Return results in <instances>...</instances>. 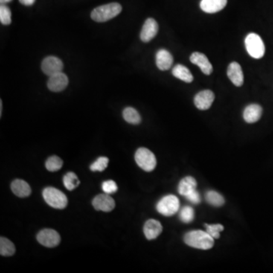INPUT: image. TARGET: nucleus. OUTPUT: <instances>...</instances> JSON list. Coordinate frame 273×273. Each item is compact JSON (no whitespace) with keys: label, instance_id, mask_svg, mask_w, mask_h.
<instances>
[{"label":"nucleus","instance_id":"1","mask_svg":"<svg viewBox=\"0 0 273 273\" xmlns=\"http://www.w3.org/2000/svg\"><path fill=\"white\" fill-rule=\"evenodd\" d=\"M184 242L191 248L201 250L211 249L214 245V239L206 231L193 230L185 234Z\"/></svg>","mask_w":273,"mask_h":273},{"label":"nucleus","instance_id":"2","mask_svg":"<svg viewBox=\"0 0 273 273\" xmlns=\"http://www.w3.org/2000/svg\"><path fill=\"white\" fill-rule=\"evenodd\" d=\"M123 7L120 3H112L95 8L91 12V17L97 22H106L120 15Z\"/></svg>","mask_w":273,"mask_h":273},{"label":"nucleus","instance_id":"3","mask_svg":"<svg viewBox=\"0 0 273 273\" xmlns=\"http://www.w3.org/2000/svg\"><path fill=\"white\" fill-rule=\"evenodd\" d=\"M196 187V180L193 177H185L178 184V193L181 196L185 197L192 204H198L201 203V199L200 193L197 191Z\"/></svg>","mask_w":273,"mask_h":273},{"label":"nucleus","instance_id":"4","mask_svg":"<svg viewBox=\"0 0 273 273\" xmlns=\"http://www.w3.org/2000/svg\"><path fill=\"white\" fill-rule=\"evenodd\" d=\"M43 197L48 205L58 210L65 208L68 204L65 193L55 187H48L44 189Z\"/></svg>","mask_w":273,"mask_h":273},{"label":"nucleus","instance_id":"5","mask_svg":"<svg viewBox=\"0 0 273 273\" xmlns=\"http://www.w3.org/2000/svg\"><path fill=\"white\" fill-rule=\"evenodd\" d=\"M245 47L251 57L261 59L266 51L264 43L262 38L255 33H251L245 38Z\"/></svg>","mask_w":273,"mask_h":273},{"label":"nucleus","instance_id":"6","mask_svg":"<svg viewBox=\"0 0 273 273\" xmlns=\"http://www.w3.org/2000/svg\"><path fill=\"white\" fill-rule=\"evenodd\" d=\"M135 161L139 167L145 172H152L157 166L155 155L149 149L144 147L137 149L135 153Z\"/></svg>","mask_w":273,"mask_h":273},{"label":"nucleus","instance_id":"7","mask_svg":"<svg viewBox=\"0 0 273 273\" xmlns=\"http://www.w3.org/2000/svg\"><path fill=\"white\" fill-rule=\"evenodd\" d=\"M180 202L175 195H167L162 198L157 204V210L165 216H172L179 210Z\"/></svg>","mask_w":273,"mask_h":273},{"label":"nucleus","instance_id":"8","mask_svg":"<svg viewBox=\"0 0 273 273\" xmlns=\"http://www.w3.org/2000/svg\"><path fill=\"white\" fill-rule=\"evenodd\" d=\"M38 242L47 248H55L60 243V236L57 231L50 228H45L38 233Z\"/></svg>","mask_w":273,"mask_h":273},{"label":"nucleus","instance_id":"9","mask_svg":"<svg viewBox=\"0 0 273 273\" xmlns=\"http://www.w3.org/2000/svg\"><path fill=\"white\" fill-rule=\"evenodd\" d=\"M63 68V62L56 56H48L45 58L41 64L43 72L49 77L56 73L61 72Z\"/></svg>","mask_w":273,"mask_h":273},{"label":"nucleus","instance_id":"10","mask_svg":"<svg viewBox=\"0 0 273 273\" xmlns=\"http://www.w3.org/2000/svg\"><path fill=\"white\" fill-rule=\"evenodd\" d=\"M68 85V77L65 73L58 72L49 77L47 87L53 92L64 91Z\"/></svg>","mask_w":273,"mask_h":273},{"label":"nucleus","instance_id":"11","mask_svg":"<svg viewBox=\"0 0 273 273\" xmlns=\"http://www.w3.org/2000/svg\"><path fill=\"white\" fill-rule=\"evenodd\" d=\"M158 30L159 26L155 20L147 18L142 27L140 40L144 43L149 42L157 36Z\"/></svg>","mask_w":273,"mask_h":273},{"label":"nucleus","instance_id":"12","mask_svg":"<svg viewBox=\"0 0 273 273\" xmlns=\"http://www.w3.org/2000/svg\"><path fill=\"white\" fill-rule=\"evenodd\" d=\"M215 95L210 90L201 91L194 97V104L201 110H207L211 107L214 101Z\"/></svg>","mask_w":273,"mask_h":273},{"label":"nucleus","instance_id":"13","mask_svg":"<svg viewBox=\"0 0 273 273\" xmlns=\"http://www.w3.org/2000/svg\"><path fill=\"white\" fill-rule=\"evenodd\" d=\"M93 206L99 211L111 212L115 207V201L109 194L97 195L93 200Z\"/></svg>","mask_w":273,"mask_h":273},{"label":"nucleus","instance_id":"14","mask_svg":"<svg viewBox=\"0 0 273 273\" xmlns=\"http://www.w3.org/2000/svg\"><path fill=\"white\" fill-rule=\"evenodd\" d=\"M190 60L192 63L199 66L204 74L210 75L213 72V65L210 63L206 55L195 52L190 56Z\"/></svg>","mask_w":273,"mask_h":273},{"label":"nucleus","instance_id":"15","mask_svg":"<svg viewBox=\"0 0 273 273\" xmlns=\"http://www.w3.org/2000/svg\"><path fill=\"white\" fill-rule=\"evenodd\" d=\"M228 79L236 87H241L244 84V74L242 66L238 62H233L230 64L227 71Z\"/></svg>","mask_w":273,"mask_h":273},{"label":"nucleus","instance_id":"16","mask_svg":"<svg viewBox=\"0 0 273 273\" xmlns=\"http://www.w3.org/2000/svg\"><path fill=\"white\" fill-rule=\"evenodd\" d=\"M163 231V226L159 221L155 219H149L146 221L143 227V232L145 237L148 240H153L157 239Z\"/></svg>","mask_w":273,"mask_h":273},{"label":"nucleus","instance_id":"17","mask_svg":"<svg viewBox=\"0 0 273 273\" xmlns=\"http://www.w3.org/2000/svg\"><path fill=\"white\" fill-rule=\"evenodd\" d=\"M155 63L159 69L166 71L172 66L173 57L168 50H160L155 56Z\"/></svg>","mask_w":273,"mask_h":273},{"label":"nucleus","instance_id":"18","mask_svg":"<svg viewBox=\"0 0 273 273\" xmlns=\"http://www.w3.org/2000/svg\"><path fill=\"white\" fill-rule=\"evenodd\" d=\"M263 113V109L258 104H251L247 106L244 111V120L249 124L257 123L260 120Z\"/></svg>","mask_w":273,"mask_h":273},{"label":"nucleus","instance_id":"19","mask_svg":"<svg viewBox=\"0 0 273 273\" xmlns=\"http://www.w3.org/2000/svg\"><path fill=\"white\" fill-rule=\"evenodd\" d=\"M227 2L228 0H201L200 6L206 13L213 14L222 10Z\"/></svg>","mask_w":273,"mask_h":273},{"label":"nucleus","instance_id":"20","mask_svg":"<svg viewBox=\"0 0 273 273\" xmlns=\"http://www.w3.org/2000/svg\"><path fill=\"white\" fill-rule=\"evenodd\" d=\"M12 192L18 198H27L31 193L30 185L24 180L16 179L11 184Z\"/></svg>","mask_w":273,"mask_h":273},{"label":"nucleus","instance_id":"21","mask_svg":"<svg viewBox=\"0 0 273 273\" xmlns=\"http://www.w3.org/2000/svg\"><path fill=\"white\" fill-rule=\"evenodd\" d=\"M172 74L177 79L186 82V83H190L193 82V74L190 72V70L183 65H175L172 69Z\"/></svg>","mask_w":273,"mask_h":273},{"label":"nucleus","instance_id":"22","mask_svg":"<svg viewBox=\"0 0 273 273\" xmlns=\"http://www.w3.org/2000/svg\"><path fill=\"white\" fill-rule=\"evenodd\" d=\"M123 118L129 124L138 125L141 122V117L136 109L127 107L123 111Z\"/></svg>","mask_w":273,"mask_h":273},{"label":"nucleus","instance_id":"23","mask_svg":"<svg viewBox=\"0 0 273 273\" xmlns=\"http://www.w3.org/2000/svg\"><path fill=\"white\" fill-rule=\"evenodd\" d=\"M15 252L14 244L9 239L1 237L0 239V254L4 257H10Z\"/></svg>","mask_w":273,"mask_h":273},{"label":"nucleus","instance_id":"24","mask_svg":"<svg viewBox=\"0 0 273 273\" xmlns=\"http://www.w3.org/2000/svg\"><path fill=\"white\" fill-rule=\"evenodd\" d=\"M206 201L213 207H222L225 204L223 197L214 190H210L206 193Z\"/></svg>","mask_w":273,"mask_h":273},{"label":"nucleus","instance_id":"25","mask_svg":"<svg viewBox=\"0 0 273 273\" xmlns=\"http://www.w3.org/2000/svg\"><path fill=\"white\" fill-rule=\"evenodd\" d=\"M63 184L67 190H73L79 187L80 181L74 172H68L63 178Z\"/></svg>","mask_w":273,"mask_h":273},{"label":"nucleus","instance_id":"26","mask_svg":"<svg viewBox=\"0 0 273 273\" xmlns=\"http://www.w3.org/2000/svg\"><path fill=\"white\" fill-rule=\"evenodd\" d=\"M63 166V161L62 159L56 155L50 157L46 162V168L50 172H56L59 170Z\"/></svg>","mask_w":273,"mask_h":273},{"label":"nucleus","instance_id":"27","mask_svg":"<svg viewBox=\"0 0 273 273\" xmlns=\"http://www.w3.org/2000/svg\"><path fill=\"white\" fill-rule=\"evenodd\" d=\"M179 218L181 222L184 223H189L192 222L194 218V211L192 207L189 206L183 207L179 213Z\"/></svg>","mask_w":273,"mask_h":273},{"label":"nucleus","instance_id":"28","mask_svg":"<svg viewBox=\"0 0 273 273\" xmlns=\"http://www.w3.org/2000/svg\"><path fill=\"white\" fill-rule=\"evenodd\" d=\"M109 159L106 157H101L97 159L91 166V170L93 172H103L107 168Z\"/></svg>","mask_w":273,"mask_h":273},{"label":"nucleus","instance_id":"29","mask_svg":"<svg viewBox=\"0 0 273 273\" xmlns=\"http://www.w3.org/2000/svg\"><path fill=\"white\" fill-rule=\"evenodd\" d=\"M12 14L10 9L8 6L2 4L0 6V21L4 25H9L12 23Z\"/></svg>","mask_w":273,"mask_h":273},{"label":"nucleus","instance_id":"30","mask_svg":"<svg viewBox=\"0 0 273 273\" xmlns=\"http://www.w3.org/2000/svg\"><path fill=\"white\" fill-rule=\"evenodd\" d=\"M205 226L207 227V232L214 239H219L220 238L219 233L224 230V226L221 224H214V225L205 224Z\"/></svg>","mask_w":273,"mask_h":273},{"label":"nucleus","instance_id":"31","mask_svg":"<svg viewBox=\"0 0 273 273\" xmlns=\"http://www.w3.org/2000/svg\"><path fill=\"white\" fill-rule=\"evenodd\" d=\"M102 189L107 194L115 193L118 190L116 183L112 180H108L102 184Z\"/></svg>","mask_w":273,"mask_h":273},{"label":"nucleus","instance_id":"32","mask_svg":"<svg viewBox=\"0 0 273 273\" xmlns=\"http://www.w3.org/2000/svg\"><path fill=\"white\" fill-rule=\"evenodd\" d=\"M20 3L24 6H32L35 3V0H19Z\"/></svg>","mask_w":273,"mask_h":273},{"label":"nucleus","instance_id":"33","mask_svg":"<svg viewBox=\"0 0 273 273\" xmlns=\"http://www.w3.org/2000/svg\"><path fill=\"white\" fill-rule=\"evenodd\" d=\"M12 0H0V3L1 4H5V3H10Z\"/></svg>","mask_w":273,"mask_h":273},{"label":"nucleus","instance_id":"34","mask_svg":"<svg viewBox=\"0 0 273 273\" xmlns=\"http://www.w3.org/2000/svg\"><path fill=\"white\" fill-rule=\"evenodd\" d=\"M2 112H3V102L0 101V115H2Z\"/></svg>","mask_w":273,"mask_h":273}]
</instances>
